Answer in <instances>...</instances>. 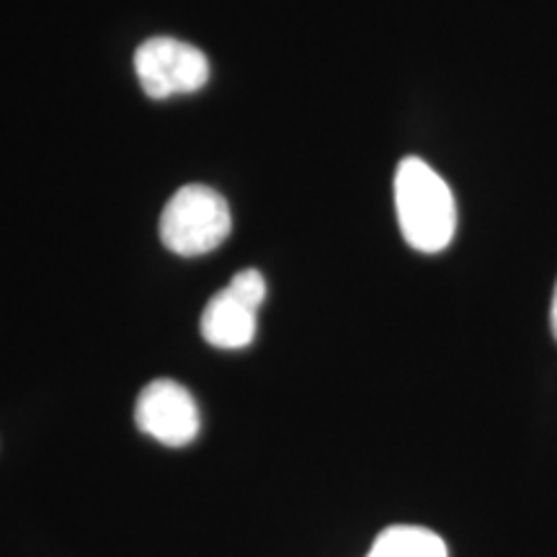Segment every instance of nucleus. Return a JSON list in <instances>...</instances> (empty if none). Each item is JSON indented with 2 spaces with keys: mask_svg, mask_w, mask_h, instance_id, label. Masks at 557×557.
<instances>
[{
  "mask_svg": "<svg viewBox=\"0 0 557 557\" xmlns=\"http://www.w3.org/2000/svg\"><path fill=\"white\" fill-rule=\"evenodd\" d=\"M395 209L410 248L438 253L455 238L457 207L451 189L426 160H400L395 173Z\"/></svg>",
  "mask_w": 557,
  "mask_h": 557,
  "instance_id": "1",
  "label": "nucleus"
},
{
  "mask_svg": "<svg viewBox=\"0 0 557 557\" xmlns=\"http://www.w3.org/2000/svg\"><path fill=\"white\" fill-rule=\"evenodd\" d=\"M230 230H233V218L225 197L205 184L178 189L160 218V238L165 248L186 259L220 248Z\"/></svg>",
  "mask_w": 557,
  "mask_h": 557,
  "instance_id": "2",
  "label": "nucleus"
},
{
  "mask_svg": "<svg viewBox=\"0 0 557 557\" xmlns=\"http://www.w3.org/2000/svg\"><path fill=\"white\" fill-rule=\"evenodd\" d=\"M267 299V278L259 269L238 271L225 289L207 302L201 315V336L209 346L246 348L259 329V308Z\"/></svg>",
  "mask_w": 557,
  "mask_h": 557,
  "instance_id": "3",
  "label": "nucleus"
},
{
  "mask_svg": "<svg viewBox=\"0 0 557 557\" xmlns=\"http://www.w3.org/2000/svg\"><path fill=\"white\" fill-rule=\"evenodd\" d=\"M137 78L150 99L194 94L209 78L205 52L181 39L152 37L135 54Z\"/></svg>",
  "mask_w": 557,
  "mask_h": 557,
  "instance_id": "4",
  "label": "nucleus"
},
{
  "mask_svg": "<svg viewBox=\"0 0 557 557\" xmlns=\"http://www.w3.org/2000/svg\"><path fill=\"white\" fill-rule=\"evenodd\" d=\"M135 423L165 447H186L201 429L197 400L176 380H156L139 393Z\"/></svg>",
  "mask_w": 557,
  "mask_h": 557,
  "instance_id": "5",
  "label": "nucleus"
},
{
  "mask_svg": "<svg viewBox=\"0 0 557 557\" xmlns=\"http://www.w3.org/2000/svg\"><path fill=\"white\" fill-rule=\"evenodd\" d=\"M367 557H449V553L431 529L398 524L382 529Z\"/></svg>",
  "mask_w": 557,
  "mask_h": 557,
  "instance_id": "6",
  "label": "nucleus"
},
{
  "mask_svg": "<svg viewBox=\"0 0 557 557\" xmlns=\"http://www.w3.org/2000/svg\"><path fill=\"white\" fill-rule=\"evenodd\" d=\"M549 320H553V333L557 338V284H555V297H553V312H549Z\"/></svg>",
  "mask_w": 557,
  "mask_h": 557,
  "instance_id": "7",
  "label": "nucleus"
}]
</instances>
